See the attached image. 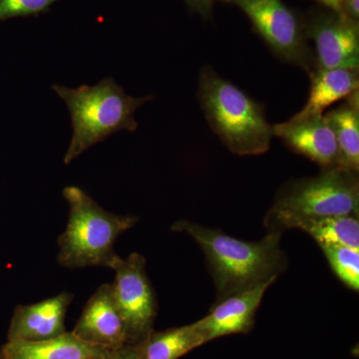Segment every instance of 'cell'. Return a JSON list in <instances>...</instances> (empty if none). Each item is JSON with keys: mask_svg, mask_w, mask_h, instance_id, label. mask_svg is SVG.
Listing matches in <instances>:
<instances>
[{"mask_svg": "<svg viewBox=\"0 0 359 359\" xmlns=\"http://www.w3.org/2000/svg\"><path fill=\"white\" fill-rule=\"evenodd\" d=\"M199 245L217 290L216 302L278 280L287 259L280 247L283 233L269 231L257 242L231 237L224 231L181 219L171 226Z\"/></svg>", "mask_w": 359, "mask_h": 359, "instance_id": "6da1fadb", "label": "cell"}, {"mask_svg": "<svg viewBox=\"0 0 359 359\" xmlns=\"http://www.w3.org/2000/svg\"><path fill=\"white\" fill-rule=\"evenodd\" d=\"M198 99L210 128L231 153L257 156L268 152L273 125L264 106L210 66L201 71Z\"/></svg>", "mask_w": 359, "mask_h": 359, "instance_id": "7a4b0ae2", "label": "cell"}, {"mask_svg": "<svg viewBox=\"0 0 359 359\" xmlns=\"http://www.w3.org/2000/svg\"><path fill=\"white\" fill-rule=\"evenodd\" d=\"M52 89L65 101L72 120V138L65 156V164L116 132L136 131L138 123L134 113L154 99L153 95H128L113 78H105L94 86L68 88L56 84Z\"/></svg>", "mask_w": 359, "mask_h": 359, "instance_id": "3957f363", "label": "cell"}, {"mask_svg": "<svg viewBox=\"0 0 359 359\" xmlns=\"http://www.w3.org/2000/svg\"><path fill=\"white\" fill-rule=\"evenodd\" d=\"M63 197L69 205V217L58 238L59 264L67 269H110L119 257L114 249L118 238L139 219L106 211L78 187H66Z\"/></svg>", "mask_w": 359, "mask_h": 359, "instance_id": "277c9868", "label": "cell"}, {"mask_svg": "<svg viewBox=\"0 0 359 359\" xmlns=\"http://www.w3.org/2000/svg\"><path fill=\"white\" fill-rule=\"evenodd\" d=\"M358 215V173L323 170L318 176L292 180L283 185L264 224L269 231L283 233L302 219Z\"/></svg>", "mask_w": 359, "mask_h": 359, "instance_id": "5b68a950", "label": "cell"}, {"mask_svg": "<svg viewBox=\"0 0 359 359\" xmlns=\"http://www.w3.org/2000/svg\"><path fill=\"white\" fill-rule=\"evenodd\" d=\"M217 1L241 9L276 57L301 68L309 77L316 73V58L304 29V18L283 0Z\"/></svg>", "mask_w": 359, "mask_h": 359, "instance_id": "8992f818", "label": "cell"}, {"mask_svg": "<svg viewBox=\"0 0 359 359\" xmlns=\"http://www.w3.org/2000/svg\"><path fill=\"white\" fill-rule=\"evenodd\" d=\"M111 269L113 299L126 327L128 346L139 344L153 330L158 313L157 299L146 271V259L138 252L118 257Z\"/></svg>", "mask_w": 359, "mask_h": 359, "instance_id": "52a82bcc", "label": "cell"}, {"mask_svg": "<svg viewBox=\"0 0 359 359\" xmlns=\"http://www.w3.org/2000/svg\"><path fill=\"white\" fill-rule=\"evenodd\" d=\"M302 18L306 36L314 45L316 71L359 69V22L325 7L313 9Z\"/></svg>", "mask_w": 359, "mask_h": 359, "instance_id": "ba28073f", "label": "cell"}, {"mask_svg": "<svg viewBox=\"0 0 359 359\" xmlns=\"http://www.w3.org/2000/svg\"><path fill=\"white\" fill-rule=\"evenodd\" d=\"M273 135L321 169H339V147L325 114L273 125Z\"/></svg>", "mask_w": 359, "mask_h": 359, "instance_id": "9c48e42d", "label": "cell"}, {"mask_svg": "<svg viewBox=\"0 0 359 359\" xmlns=\"http://www.w3.org/2000/svg\"><path fill=\"white\" fill-rule=\"evenodd\" d=\"M275 282L269 280L254 289L216 302L210 313L197 320L205 342L208 344L226 335L245 334L252 332L264 294Z\"/></svg>", "mask_w": 359, "mask_h": 359, "instance_id": "30bf717a", "label": "cell"}, {"mask_svg": "<svg viewBox=\"0 0 359 359\" xmlns=\"http://www.w3.org/2000/svg\"><path fill=\"white\" fill-rule=\"evenodd\" d=\"M72 332L85 341L114 351L128 346L126 327L109 283L100 285L92 294Z\"/></svg>", "mask_w": 359, "mask_h": 359, "instance_id": "8fae6325", "label": "cell"}, {"mask_svg": "<svg viewBox=\"0 0 359 359\" xmlns=\"http://www.w3.org/2000/svg\"><path fill=\"white\" fill-rule=\"evenodd\" d=\"M74 294L63 292L53 297L18 306L9 325L7 340L41 341L65 334L66 314Z\"/></svg>", "mask_w": 359, "mask_h": 359, "instance_id": "7c38bea8", "label": "cell"}, {"mask_svg": "<svg viewBox=\"0 0 359 359\" xmlns=\"http://www.w3.org/2000/svg\"><path fill=\"white\" fill-rule=\"evenodd\" d=\"M4 359H110L118 351L79 339L72 332L41 340H7L0 349Z\"/></svg>", "mask_w": 359, "mask_h": 359, "instance_id": "4fadbf2b", "label": "cell"}, {"mask_svg": "<svg viewBox=\"0 0 359 359\" xmlns=\"http://www.w3.org/2000/svg\"><path fill=\"white\" fill-rule=\"evenodd\" d=\"M309 98L304 107L290 119L323 115L327 108L344 101L359 90V69L334 68L316 71L311 77Z\"/></svg>", "mask_w": 359, "mask_h": 359, "instance_id": "5bb4252c", "label": "cell"}, {"mask_svg": "<svg viewBox=\"0 0 359 359\" xmlns=\"http://www.w3.org/2000/svg\"><path fill=\"white\" fill-rule=\"evenodd\" d=\"M339 147V169L359 171V92H353L337 107L325 113Z\"/></svg>", "mask_w": 359, "mask_h": 359, "instance_id": "9a60e30c", "label": "cell"}, {"mask_svg": "<svg viewBox=\"0 0 359 359\" xmlns=\"http://www.w3.org/2000/svg\"><path fill=\"white\" fill-rule=\"evenodd\" d=\"M207 344L197 321L184 327L153 330L134 348L140 359H179Z\"/></svg>", "mask_w": 359, "mask_h": 359, "instance_id": "2e32d148", "label": "cell"}, {"mask_svg": "<svg viewBox=\"0 0 359 359\" xmlns=\"http://www.w3.org/2000/svg\"><path fill=\"white\" fill-rule=\"evenodd\" d=\"M292 229L308 233L318 245H346L359 249L358 216H335L295 222Z\"/></svg>", "mask_w": 359, "mask_h": 359, "instance_id": "e0dca14e", "label": "cell"}, {"mask_svg": "<svg viewBox=\"0 0 359 359\" xmlns=\"http://www.w3.org/2000/svg\"><path fill=\"white\" fill-rule=\"evenodd\" d=\"M334 275L348 289L359 290V249L346 245H320Z\"/></svg>", "mask_w": 359, "mask_h": 359, "instance_id": "ac0fdd59", "label": "cell"}, {"mask_svg": "<svg viewBox=\"0 0 359 359\" xmlns=\"http://www.w3.org/2000/svg\"><path fill=\"white\" fill-rule=\"evenodd\" d=\"M58 0H0V20L48 13Z\"/></svg>", "mask_w": 359, "mask_h": 359, "instance_id": "d6986e66", "label": "cell"}, {"mask_svg": "<svg viewBox=\"0 0 359 359\" xmlns=\"http://www.w3.org/2000/svg\"><path fill=\"white\" fill-rule=\"evenodd\" d=\"M189 11L199 14L204 20H211L217 0H183Z\"/></svg>", "mask_w": 359, "mask_h": 359, "instance_id": "ffe728a7", "label": "cell"}, {"mask_svg": "<svg viewBox=\"0 0 359 359\" xmlns=\"http://www.w3.org/2000/svg\"><path fill=\"white\" fill-rule=\"evenodd\" d=\"M341 13L359 22V0H341Z\"/></svg>", "mask_w": 359, "mask_h": 359, "instance_id": "44dd1931", "label": "cell"}, {"mask_svg": "<svg viewBox=\"0 0 359 359\" xmlns=\"http://www.w3.org/2000/svg\"><path fill=\"white\" fill-rule=\"evenodd\" d=\"M110 359H140L133 346H127L119 349Z\"/></svg>", "mask_w": 359, "mask_h": 359, "instance_id": "7402d4cb", "label": "cell"}, {"mask_svg": "<svg viewBox=\"0 0 359 359\" xmlns=\"http://www.w3.org/2000/svg\"><path fill=\"white\" fill-rule=\"evenodd\" d=\"M318 1L325 8L341 13V0H318Z\"/></svg>", "mask_w": 359, "mask_h": 359, "instance_id": "603a6c76", "label": "cell"}, {"mask_svg": "<svg viewBox=\"0 0 359 359\" xmlns=\"http://www.w3.org/2000/svg\"><path fill=\"white\" fill-rule=\"evenodd\" d=\"M0 359H4V358H2L1 351H0Z\"/></svg>", "mask_w": 359, "mask_h": 359, "instance_id": "cb8c5ba5", "label": "cell"}]
</instances>
